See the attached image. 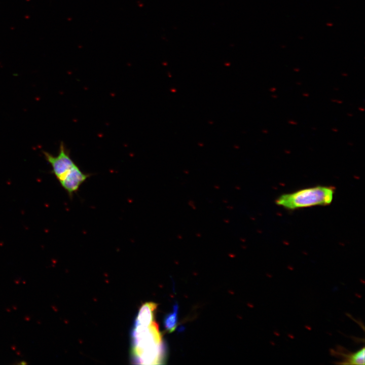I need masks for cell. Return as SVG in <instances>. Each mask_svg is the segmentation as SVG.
I'll list each match as a JSON object with an SVG mask.
<instances>
[{
    "label": "cell",
    "mask_w": 365,
    "mask_h": 365,
    "mask_svg": "<svg viewBox=\"0 0 365 365\" xmlns=\"http://www.w3.org/2000/svg\"><path fill=\"white\" fill-rule=\"evenodd\" d=\"M334 193L333 187L315 186L283 194L276 200V203L290 210L317 205H327L332 202Z\"/></svg>",
    "instance_id": "6da1fadb"
},
{
    "label": "cell",
    "mask_w": 365,
    "mask_h": 365,
    "mask_svg": "<svg viewBox=\"0 0 365 365\" xmlns=\"http://www.w3.org/2000/svg\"><path fill=\"white\" fill-rule=\"evenodd\" d=\"M131 339V355L163 342L162 335L155 321L147 327H134Z\"/></svg>",
    "instance_id": "7a4b0ae2"
},
{
    "label": "cell",
    "mask_w": 365,
    "mask_h": 365,
    "mask_svg": "<svg viewBox=\"0 0 365 365\" xmlns=\"http://www.w3.org/2000/svg\"><path fill=\"white\" fill-rule=\"evenodd\" d=\"M43 154L52 167V173L58 181L77 165L71 159L69 151L63 142H60L59 152L57 156H53L44 151Z\"/></svg>",
    "instance_id": "3957f363"
},
{
    "label": "cell",
    "mask_w": 365,
    "mask_h": 365,
    "mask_svg": "<svg viewBox=\"0 0 365 365\" xmlns=\"http://www.w3.org/2000/svg\"><path fill=\"white\" fill-rule=\"evenodd\" d=\"M91 175L84 173L76 165L58 181L68 196L71 198Z\"/></svg>",
    "instance_id": "277c9868"
},
{
    "label": "cell",
    "mask_w": 365,
    "mask_h": 365,
    "mask_svg": "<svg viewBox=\"0 0 365 365\" xmlns=\"http://www.w3.org/2000/svg\"><path fill=\"white\" fill-rule=\"evenodd\" d=\"M332 355L339 358L340 361L336 364H364V348L362 347L355 352H350L341 346H337L331 350Z\"/></svg>",
    "instance_id": "5b68a950"
},
{
    "label": "cell",
    "mask_w": 365,
    "mask_h": 365,
    "mask_svg": "<svg viewBox=\"0 0 365 365\" xmlns=\"http://www.w3.org/2000/svg\"><path fill=\"white\" fill-rule=\"evenodd\" d=\"M157 304L154 302H147L139 309L135 320L134 327H147L154 321V312Z\"/></svg>",
    "instance_id": "8992f818"
},
{
    "label": "cell",
    "mask_w": 365,
    "mask_h": 365,
    "mask_svg": "<svg viewBox=\"0 0 365 365\" xmlns=\"http://www.w3.org/2000/svg\"><path fill=\"white\" fill-rule=\"evenodd\" d=\"M178 307L177 304L173 306V312L167 314L164 319V326L169 333L173 332L176 327L178 321Z\"/></svg>",
    "instance_id": "52a82bcc"
},
{
    "label": "cell",
    "mask_w": 365,
    "mask_h": 365,
    "mask_svg": "<svg viewBox=\"0 0 365 365\" xmlns=\"http://www.w3.org/2000/svg\"><path fill=\"white\" fill-rule=\"evenodd\" d=\"M288 123L292 125H297L298 123L297 121L294 120H289L287 121Z\"/></svg>",
    "instance_id": "ba28073f"
},
{
    "label": "cell",
    "mask_w": 365,
    "mask_h": 365,
    "mask_svg": "<svg viewBox=\"0 0 365 365\" xmlns=\"http://www.w3.org/2000/svg\"><path fill=\"white\" fill-rule=\"evenodd\" d=\"M331 101L338 104H342L343 103V101L342 100L336 99H332Z\"/></svg>",
    "instance_id": "9c48e42d"
},
{
    "label": "cell",
    "mask_w": 365,
    "mask_h": 365,
    "mask_svg": "<svg viewBox=\"0 0 365 365\" xmlns=\"http://www.w3.org/2000/svg\"><path fill=\"white\" fill-rule=\"evenodd\" d=\"M276 88L274 87H272L269 89V91L271 92H274L276 91Z\"/></svg>",
    "instance_id": "30bf717a"
},
{
    "label": "cell",
    "mask_w": 365,
    "mask_h": 365,
    "mask_svg": "<svg viewBox=\"0 0 365 365\" xmlns=\"http://www.w3.org/2000/svg\"><path fill=\"white\" fill-rule=\"evenodd\" d=\"M302 95L305 97H308L309 96V93L305 92L302 94Z\"/></svg>",
    "instance_id": "8fae6325"
},
{
    "label": "cell",
    "mask_w": 365,
    "mask_h": 365,
    "mask_svg": "<svg viewBox=\"0 0 365 365\" xmlns=\"http://www.w3.org/2000/svg\"><path fill=\"white\" fill-rule=\"evenodd\" d=\"M332 131L334 132H338V129L337 128H332Z\"/></svg>",
    "instance_id": "7c38bea8"
},
{
    "label": "cell",
    "mask_w": 365,
    "mask_h": 365,
    "mask_svg": "<svg viewBox=\"0 0 365 365\" xmlns=\"http://www.w3.org/2000/svg\"><path fill=\"white\" fill-rule=\"evenodd\" d=\"M358 110H359V111L363 112V111H364V108L362 107H361H361H358Z\"/></svg>",
    "instance_id": "4fadbf2b"
},
{
    "label": "cell",
    "mask_w": 365,
    "mask_h": 365,
    "mask_svg": "<svg viewBox=\"0 0 365 365\" xmlns=\"http://www.w3.org/2000/svg\"><path fill=\"white\" fill-rule=\"evenodd\" d=\"M342 76H343V77H347V76H348V74H347V73H346V72H343V73L342 74Z\"/></svg>",
    "instance_id": "5bb4252c"
},
{
    "label": "cell",
    "mask_w": 365,
    "mask_h": 365,
    "mask_svg": "<svg viewBox=\"0 0 365 365\" xmlns=\"http://www.w3.org/2000/svg\"><path fill=\"white\" fill-rule=\"evenodd\" d=\"M272 96V98H277V97H278V96H277V95H276V94H273V95H272V96Z\"/></svg>",
    "instance_id": "9a60e30c"
},
{
    "label": "cell",
    "mask_w": 365,
    "mask_h": 365,
    "mask_svg": "<svg viewBox=\"0 0 365 365\" xmlns=\"http://www.w3.org/2000/svg\"><path fill=\"white\" fill-rule=\"evenodd\" d=\"M294 70L296 72H298L300 70V69L298 68H295L294 69Z\"/></svg>",
    "instance_id": "2e32d148"
},
{
    "label": "cell",
    "mask_w": 365,
    "mask_h": 365,
    "mask_svg": "<svg viewBox=\"0 0 365 365\" xmlns=\"http://www.w3.org/2000/svg\"><path fill=\"white\" fill-rule=\"evenodd\" d=\"M347 115L348 117H352L353 116V115L351 113H348Z\"/></svg>",
    "instance_id": "e0dca14e"
},
{
    "label": "cell",
    "mask_w": 365,
    "mask_h": 365,
    "mask_svg": "<svg viewBox=\"0 0 365 365\" xmlns=\"http://www.w3.org/2000/svg\"><path fill=\"white\" fill-rule=\"evenodd\" d=\"M296 84H297V85H301L302 84H301V82H296Z\"/></svg>",
    "instance_id": "ac0fdd59"
},
{
    "label": "cell",
    "mask_w": 365,
    "mask_h": 365,
    "mask_svg": "<svg viewBox=\"0 0 365 365\" xmlns=\"http://www.w3.org/2000/svg\"><path fill=\"white\" fill-rule=\"evenodd\" d=\"M334 90H335V91H338V90H339V88H337V87H335V88H334Z\"/></svg>",
    "instance_id": "d6986e66"
},
{
    "label": "cell",
    "mask_w": 365,
    "mask_h": 365,
    "mask_svg": "<svg viewBox=\"0 0 365 365\" xmlns=\"http://www.w3.org/2000/svg\"><path fill=\"white\" fill-rule=\"evenodd\" d=\"M312 129H313L314 130H316L317 129V128H315V127H312Z\"/></svg>",
    "instance_id": "ffe728a7"
}]
</instances>
